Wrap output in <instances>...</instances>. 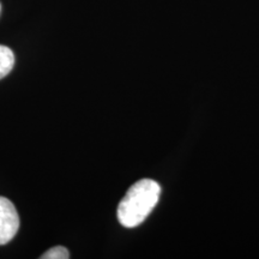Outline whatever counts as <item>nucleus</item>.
Instances as JSON below:
<instances>
[{
    "label": "nucleus",
    "instance_id": "1",
    "mask_svg": "<svg viewBox=\"0 0 259 259\" xmlns=\"http://www.w3.org/2000/svg\"><path fill=\"white\" fill-rule=\"evenodd\" d=\"M161 187L156 181L142 179L130 187L118 206V220L126 228L141 225L158 202Z\"/></svg>",
    "mask_w": 259,
    "mask_h": 259
},
{
    "label": "nucleus",
    "instance_id": "3",
    "mask_svg": "<svg viewBox=\"0 0 259 259\" xmlns=\"http://www.w3.org/2000/svg\"><path fill=\"white\" fill-rule=\"evenodd\" d=\"M15 65V56L14 52L10 50L9 47L0 45V79L11 72Z\"/></svg>",
    "mask_w": 259,
    "mask_h": 259
},
{
    "label": "nucleus",
    "instance_id": "2",
    "mask_svg": "<svg viewBox=\"0 0 259 259\" xmlns=\"http://www.w3.org/2000/svg\"><path fill=\"white\" fill-rule=\"evenodd\" d=\"M19 218L14 203L0 197V245L8 244L17 234Z\"/></svg>",
    "mask_w": 259,
    "mask_h": 259
},
{
    "label": "nucleus",
    "instance_id": "5",
    "mask_svg": "<svg viewBox=\"0 0 259 259\" xmlns=\"http://www.w3.org/2000/svg\"><path fill=\"white\" fill-rule=\"evenodd\" d=\"M0 9H2V6H0Z\"/></svg>",
    "mask_w": 259,
    "mask_h": 259
},
{
    "label": "nucleus",
    "instance_id": "4",
    "mask_svg": "<svg viewBox=\"0 0 259 259\" xmlns=\"http://www.w3.org/2000/svg\"><path fill=\"white\" fill-rule=\"evenodd\" d=\"M41 259H69V251L64 246H56V247L48 250L40 257Z\"/></svg>",
    "mask_w": 259,
    "mask_h": 259
}]
</instances>
